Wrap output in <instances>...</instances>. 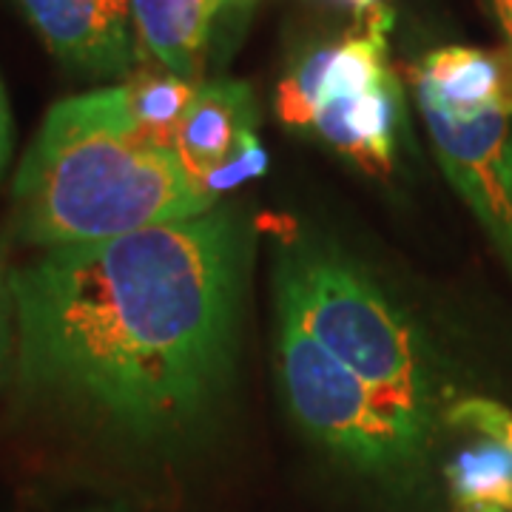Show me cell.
Returning a JSON list of instances; mask_svg holds the SVG:
<instances>
[{
  "label": "cell",
  "instance_id": "cell-7",
  "mask_svg": "<svg viewBox=\"0 0 512 512\" xmlns=\"http://www.w3.org/2000/svg\"><path fill=\"white\" fill-rule=\"evenodd\" d=\"M359 35L319 46L302 57L276 89V114L291 128H311L319 109L379 89L393 74L387 69V32L393 12L382 6Z\"/></svg>",
  "mask_w": 512,
  "mask_h": 512
},
{
  "label": "cell",
  "instance_id": "cell-14",
  "mask_svg": "<svg viewBox=\"0 0 512 512\" xmlns=\"http://www.w3.org/2000/svg\"><path fill=\"white\" fill-rule=\"evenodd\" d=\"M265 171H268V151L262 148L254 131H248L239 140L237 151L225 163L217 165L214 171H208L200 180V185L205 188V194H211L217 200L222 191H234L242 183L262 177Z\"/></svg>",
  "mask_w": 512,
  "mask_h": 512
},
{
  "label": "cell",
  "instance_id": "cell-19",
  "mask_svg": "<svg viewBox=\"0 0 512 512\" xmlns=\"http://www.w3.org/2000/svg\"><path fill=\"white\" fill-rule=\"evenodd\" d=\"M339 3H342V6H348L359 23H365L373 12H379V9L384 6V0H339Z\"/></svg>",
  "mask_w": 512,
  "mask_h": 512
},
{
  "label": "cell",
  "instance_id": "cell-18",
  "mask_svg": "<svg viewBox=\"0 0 512 512\" xmlns=\"http://www.w3.org/2000/svg\"><path fill=\"white\" fill-rule=\"evenodd\" d=\"M487 6H490V12H493L501 35L507 40V52L512 55V0H487Z\"/></svg>",
  "mask_w": 512,
  "mask_h": 512
},
{
  "label": "cell",
  "instance_id": "cell-6",
  "mask_svg": "<svg viewBox=\"0 0 512 512\" xmlns=\"http://www.w3.org/2000/svg\"><path fill=\"white\" fill-rule=\"evenodd\" d=\"M40 43L69 72L114 80L137 66V32L128 0H18Z\"/></svg>",
  "mask_w": 512,
  "mask_h": 512
},
{
  "label": "cell",
  "instance_id": "cell-13",
  "mask_svg": "<svg viewBox=\"0 0 512 512\" xmlns=\"http://www.w3.org/2000/svg\"><path fill=\"white\" fill-rule=\"evenodd\" d=\"M447 481L461 510L512 512V456L498 441L484 439L456 453Z\"/></svg>",
  "mask_w": 512,
  "mask_h": 512
},
{
  "label": "cell",
  "instance_id": "cell-16",
  "mask_svg": "<svg viewBox=\"0 0 512 512\" xmlns=\"http://www.w3.org/2000/svg\"><path fill=\"white\" fill-rule=\"evenodd\" d=\"M9 367H15V299L12 271H6L0 254V384L6 382Z\"/></svg>",
  "mask_w": 512,
  "mask_h": 512
},
{
  "label": "cell",
  "instance_id": "cell-3",
  "mask_svg": "<svg viewBox=\"0 0 512 512\" xmlns=\"http://www.w3.org/2000/svg\"><path fill=\"white\" fill-rule=\"evenodd\" d=\"M276 311L387 402L433 424L436 384L424 339L362 268L328 248H288L276 265Z\"/></svg>",
  "mask_w": 512,
  "mask_h": 512
},
{
  "label": "cell",
  "instance_id": "cell-2",
  "mask_svg": "<svg viewBox=\"0 0 512 512\" xmlns=\"http://www.w3.org/2000/svg\"><path fill=\"white\" fill-rule=\"evenodd\" d=\"M12 197L18 234L46 251L194 220L217 202L177 151L143 137L123 83L49 109Z\"/></svg>",
  "mask_w": 512,
  "mask_h": 512
},
{
  "label": "cell",
  "instance_id": "cell-1",
  "mask_svg": "<svg viewBox=\"0 0 512 512\" xmlns=\"http://www.w3.org/2000/svg\"><path fill=\"white\" fill-rule=\"evenodd\" d=\"M239 256L228 211L37 256L12 271L20 384L134 439L180 430L231 362Z\"/></svg>",
  "mask_w": 512,
  "mask_h": 512
},
{
  "label": "cell",
  "instance_id": "cell-8",
  "mask_svg": "<svg viewBox=\"0 0 512 512\" xmlns=\"http://www.w3.org/2000/svg\"><path fill=\"white\" fill-rule=\"evenodd\" d=\"M416 92L427 94L456 117L487 111L512 114V55L473 46H444L413 72Z\"/></svg>",
  "mask_w": 512,
  "mask_h": 512
},
{
  "label": "cell",
  "instance_id": "cell-4",
  "mask_svg": "<svg viewBox=\"0 0 512 512\" xmlns=\"http://www.w3.org/2000/svg\"><path fill=\"white\" fill-rule=\"evenodd\" d=\"M276 356L285 402L313 439L365 473L396 476L419 464L433 424L387 402L282 313Z\"/></svg>",
  "mask_w": 512,
  "mask_h": 512
},
{
  "label": "cell",
  "instance_id": "cell-22",
  "mask_svg": "<svg viewBox=\"0 0 512 512\" xmlns=\"http://www.w3.org/2000/svg\"><path fill=\"white\" fill-rule=\"evenodd\" d=\"M103 512H109V510H103Z\"/></svg>",
  "mask_w": 512,
  "mask_h": 512
},
{
  "label": "cell",
  "instance_id": "cell-21",
  "mask_svg": "<svg viewBox=\"0 0 512 512\" xmlns=\"http://www.w3.org/2000/svg\"><path fill=\"white\" fill-rule=\"evenodd\" d=\"M478 512H504V510H478Z\"/></svg>",
  "mask_w": 512,
  "mask_h": 512
},
{
  "label": "cell",
  "instance_id": "cell-15",
  "mask_svg": "<svg viewBox=\"0 0 512 512\" xmlns=\"http://www.w3.org/2000/svg\"><path fill=\"white\" fill-rule=\"evenodd\" d=\"M447 421L498 441L512 456V413L504 404L490 402V399H464L450 407Z\"/></svg>",
  "mask_w": 512,
  "mask_h": 512
},
{
  "label": "cell",
  "instance_id": "cell-12",
  "mask_svg": "<svg viewBox=\"0 0 512 512\" xmlns=\"http://www.w3.org/2000/svg\"><path fill=\"white\" fill-rule=\"evenodd\" d=\"M123 89H126L131 117L143 131V137L154 146L174 151L180 126L200 86L163 69V72H134L123 83Z\"/></svg>",
  "mask_w": 512,
  "mask_h": 512
},
{
  "label": "cell",
  "instance_id": "cell-17",
  "mask_svg": "<svg viewBox=\"0 0 512 512\" xmlns=\"http://www.w3.org/2000/svg\"><path fill=\"white\" fill-rule=\"evenodd\" d=\"M12 143H15V126H12V109H9V97L0 83V174L12 157Z\"/></svg>",
  "mask_w": 512,
  "mask_h": 512
},
{
  "label": "cell",
  "instance_id": "cell-20",
  "mask_svg": "<svg viewBox=\"0 0 512 512\" xmlns=\"http://www.w3.org/2000/svg\"><path fill=\"white\" fill-rule=\"evenodd\" d=\"M225 6H248V3H254V0H222Z\"/></svg>",
  "mask_w": 512,
  "mask_h": 512
},
{
  "label": "cell",
  "instance_id": "cell-5",
  "mask_svg": "<svg viewBox=\"0 0 512 512\" xmlns=\"http://www.w3.org/2000/svg\"><path fill=\"white\" fill-rule=\"evenodd\" d=\"M416 97L441 171L473 208L512 274V114L456 117L433 97Z\"/></svg>",
  "mask_w": 512,
  "mask_h": 512
},
{
  "label": "cell",
  "instance_id": "cell-11",
  "mask_svg": "<svg viewBox=\"0 0 512 512\" xmlns=\"http://www.w3.org/2000/svg\"><path fill=\"white\" fill-rule=\"evenodd\" d=\"M140 46L165 72L191 80L200 74L222 0H128Z\"/></svg>",
  "mask_w": 512,
  "mask_h": 512
},
{
  "label": "cell",
  "instance_id": "cell-10",
  "mask_svg": "<svg viewBox=\"0 0 512 512\" xmlns=\"http://www.w3.org/2000/svg\"><path fill=\"white\" fill-rule=\"evenodd\" d=\"M254 94L237 80H214L197 89L177 134V157L194 180L222 165L239 140L254 131Z\"/></svg>",
  "mask_w": 512,
  "mask_h": 512
},
{
  "label": "cell",
  "instance_id": "cell-9",
  "mask_svg": "<svg viewBox=\"0 0 512 512\" xmlns=\"http://www.w3.org/2000/svg\"><path fill=\"white\" fill-rule=\"evenodd\" d=\"M402 126V92L390 77L379 89L336 100L319 109L313 131L348 160L370 174H387L396 157V140Z\"/></svg>",
  "mask_w": 512,
  "mask_h": 512
}]
</instances>
